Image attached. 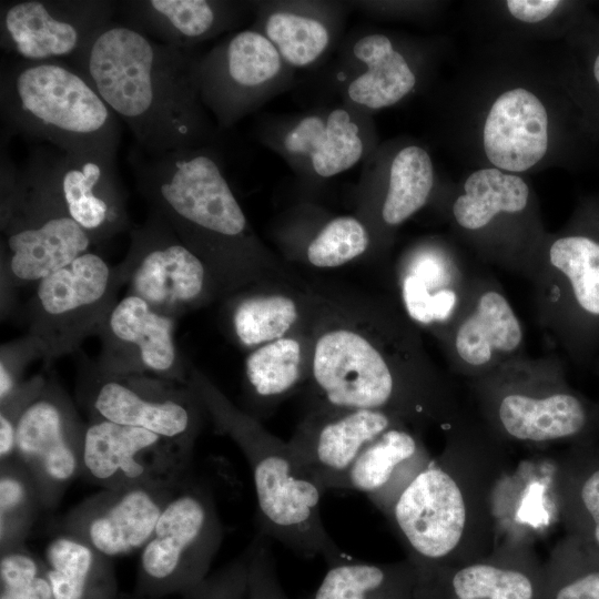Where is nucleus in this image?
<instances>
[{"instance_id": "obj_29", "label": "nucleus", "mask_w": 599, "mask_h": 599, "mask_svg": "<svg viewBox=\"0 0 599 599\" xmlns=\"http://www.w3.org/2000/svg\"><path fill=\"white\" fill-rule=\"evenodd\" d=\"M54 599H115L118 583L111 558L82 539L60 531L41 557Z\"/></svg>"}, {"instance_id": "obj_7", "label": "nucleus", "mask_w": 599, "mask_h": 599, "mask_svg": "<svg viewBox=\"0 0 599 599\" xmlns=\"http://www.w3.org/2000/svg\"><path fill=\"white\" fill-rule=\"evenodd\" d=\"M471 379L488 400L494 420L517 440L573 438L599 426L597 406L588 405L567 385L555 354L530 357L524 353Z\"/></svg>"}, {"instance_id": "obj_16", "label": "nucleus", "mask_w": 599, "mask_h": 599, "mask_svg": "<svg viewBox=\"0 0 599 599\" xmlns=\"http://www.w3.org/2000/svg\"><path fill=\"white\" fill-rule=\"evenodd\" d=\"M451 369L475 378L525 352V328L502 286L478 273L466 304L438 342Z\"/></svg>"}, {"instance_id": "obj_39", "label": "nucleus", "mask_w": 599, "mask_h": 599, "mask_svg": "<svg viewBox=\"0 0 599 599\" xmlns=\"http://www.w3.org/2000/svg\"><path fill=\"white\" fill-rule=\"evenodd\" d=\"M0 599H54L42 559L24 545L0 552Z\"/></svg>"}, {"instance_id": "obj_30", "label": "nucleus", "mask_w": 599, "mask_h": 599, "mask_svg": "<svg viewBox=\"0 0 599 599\" xmlns=\"http://www.w3.org/2000/svg\"><path fill=\"white\" fill-rule=\"evenodd\" d=\"M420 454L417 437L404 427L393 426L374 439L329 489H349L365 494L377 507L390 510L397 493L394 484L407 465Z\"/></svg>"}, {"instance_id": "obj_11", "label": "nucleus", "mask_w": 599, "mask_h": 599, "mask_svg": "<svg viewBox=\"0 0 599 599\" xmlns=\"http://www.w3.org/2000/svg\"><path fill=\"white\" fill-rule=\"evenodd\" d=\"M73 355L78 397L90 419L144 428L194 446L206 412L189 385L152 375L106 373L81 348Z\"/></svg>"}, {"instance_id": "obj_23", "label": "nucleus", "mask_w": 599, "mask_h": 599, "mask_svg": "<svg viewBox=\"0 0 599 599\" xmlns=\"http://www.w3.org/2000/svg\"><path fill=\"white\" fill-rule=\"evenodd\" d=\"M115 156L98 150L51 151L53 177L67 211L93 244L132 229Z\"/></svg>"}, {"instance_id": "obj_47", "label": "nucleus", "mask_w": 599, "mask_h": 599, "mask_svg": "<svg viewBox=\"0 0 599 599\" xmlns=\"http://www.w3.org/2000/svg\"><path fill=\"white\" fill-rule=\"evenodd\" d=\"M593 74H595V78L596 80L598 81L599 83V55L596 58L595 60V64H593Z\"/></svg>"}, {"instance_id": "obj_43", "label": "nucleus", "mask_w": 599, "mask_h": 599, "mask_svg": "<svg viewBox=\"0 0 599 599\" xmlns=\"http://www.w3.org/2000/svg\"><path fill=\"white\" fill-rule=\"evenodd\" d=\"M38 358L41 359L40 351L28 335L1 345L0 400L6 399L23 382L24 368Z\"/></svg>"}, {"instance_id": "obj_28", "label": "nucleus", "mask_w": 599, "mask_h": 599, "mask_svg": "<svg viewBox=\"0 0 599 599\" xmlns=\"http://www.w3.org/2000/svg\"><path fill=\"white\" fill-rule=\"evenodd\" d=\"M529 205L530 189L520 176L487 167L466 179L464 192L451 204V216L459 230L485 241L499 223L524 220Z\"/></svg>"}, {"instance_id": "obj_20", "label": "nucleus", "mask_w": 599, "mask_h": 599, "mask_svg": "<svg viewBox=\"0 0 599 599\" xmlns=\"http://www.w3.org/2000/svg\"><path fill=\"white\" fill-rule=\"evenodd\" d=\"M477 274L453 251L420 245L398 264V304L419 331L439 342L464 308Z\"/></svg>"}, {"instance_id": "obj_41", "label": "nucleus", "mask_w": 599, "mask_h": 599, "mask_svg": "<svg viewBox=\"0 0 599 599\" xmlns=\"http://www.w3.org/2000/svg\"><path fill=\"white\" fill-rule=\"evenodd\" d=\"M250 548L247 599H288L277 577L271 539L258 531Z\"/></svg>"}, {"instance_id": "obj_31", "label": "nucleus", "mask_w": 599, "mask_h": 599, "mask_svg": "<svg viewBox=\"0 0 599 599\" xmlns=\"http://www.w3.org/2000/svg\"><path fill=\"white\" fill-rule=\"evenodd\" d=\"M284 145L292 154L308 156L314 172L322 177L347 171L364 152L359 128L344 109L302 119L287 132Z\"/></svg>"}, {"instance_id": "obj_13", "label": "nucleus", "mask_w": 599, "mask_h": 599, "mask_svg": "<svg viewBox=\"0 0 599 599\" xmlns=\"http://www.w3.org/2000/svg\"><path fill=\"white\" fill-rule=\"evenodd\" d=\"M85 425L69 394L49 375L18 420L14 457L32 476L43 510L55 508L81 477Z\"/></svg>"}, {"instance_id": "obj_5", "label": "nucleus", "mask_w": 599, "mask_h": 599, "mask_svg": "<svg viewBox=\"0 0 599 599\" xmlns=\"http://www.w3.org/2000/svg\"><path fill=\"white\" fill-rule=\"evenodd\" d=\"M7 142L1 139L2 317L12 311L20 287L38 284L93 244L67 211L53 177L51 151L35 149L26 166L18 169L9 158Z\"/></svg>"}, {"instance_id": "obj_1", "label": "nucleus", "mask_w": 599, "mask_h": 599, "mask_svg": "<svg viewBox=\"0 0 599 599\" xmlns=\"http://www.w3.org/2000/svg\"><path fill=\"white\" fill-rule=\"evenodd\" d=\"M309 322L313 406L402 418L447 414V387L420 331L386 297L318 291Z\"/></svg>"}, {"instance_id": "obj_33", "label": "nucleus", "mask_w": 599, "mask_h": 599, "mask_svg": "<svg viewBox=\"0 0 599 599\" xmlns=\"http://www.w3.org/2000/svg\"><path fill=\"white\" fill-rule=\"evenodd\" d=\"M353 53L366 65V71L347 88L353 102L378 110L399 102L414 89V72L386 35L373 33L361 38Z\"/></svg>"}, {"instance_id": "obj_18", "label": "nucleus", "mask_w": 599, "mask_h": 599, "mask_svg": "<svg viewBox=\"0 0 599 599\" xmlns=\"http://www.w3.org/2000/svg\"><path fill=\"white\" fill-rule=\"evenodd\" d=\"M174 322L126 294L97 332L102 342L97 365L106 373L152 375L187 385L189 363L175 346Z\"/></svg>"}, {"instance_id": "obj_14", "label": "nucleus", "mask_w": 599, "mask_h": 599, "mask_svg": "<svg viewBox=\"0 0 599 599\" xmlns=\"http://www.w3.org/2000/svg\"><path fill=\"white\" fill-rule=\"evenodd\" d=\"M192 451V446L144 428L90 419L81 477L102 489L176 484L186 477Z\"/></svg>"}, {"instance_id": "obj_4", "label": "nucleus", "mask_w": 599, "mask_h": 599, "mask_svg": "<svg viewBox=\"0 0 599 599\" xmlns=\"http://www.w3.org/2000/svg\"><path fill=\"white\" fill-rule=\"evenodd\" d=\"M187 385L201 399L217 433L245 456L254 481L260 532L296 555L321 556L328 566L346 559L321 517L319 486L296 461L287 441L235 406L199 368L189 363Z\"/></svg>"}, {"instance_id": "obj_36", "label": "nucleus", "mask_w": 599, "mask_h": 599, "mask_svg": "<svg viewBox=\"0 0 599 599\" xmlns=\"http://www.w3.org/2000/svg\"><path fill=\"white\" fill-rule=\"evenodd\" d=\"M43 510L37 485L17 458L0 461V552L24 545Z\"/></svg>"}, {"instance_id": "obj_3", "label": "nucleus", "mask_w": 599, "mask_h": 599, "mask_svg": "<svg viewBox=\"0 0 599 599\" xmlns=\"http://www.w3.org/2000/svg\"><path fill=\"white\" fill-rule=\"evenodd\" d=\"M139 193L207 266L221 298L276 281H296L258 242L216 156L197 146L145 155L133 145Z\"/></svg>"}, {"instance_id": "obj_27", "label": "nucleus", "mask_w": 599, "mask_h": 599, "mask_svg": "<svg viewBox=\"0 0 599 599\" xmlns=\"http://www.w3.org/2000/svg\"><path fill=\"white\" fill-rule=\"evenodd\" d=\"M118 10L123 22L183 50L220 32L231 16L226 3L207 0L118 1Z\"/></svg>"}, {"instance_id": "obj_15", "label": "nucleus", "mask_w": 599, "mask_h": 599, "mask_svg": "<svg viewBox=\"0 0 599 599\" xmlns=\"http://www.w3.org/2000/svg\"><path fill=\"white\" fill-rule=\"evenodd\" d=\"M115 11L110 0L2 1L1 48L31 62L71 60Z\"/></svg>"}, {"instance_id": "obj_8", "label": "nucleus", "mask_w": 599, "mask_h": 599, "mask_svg": "<svg viewBox=\"0 0 599 599\" xmlns=\"http://www.w3.org/2000/svg\"><path fill=\"white\" fill-rule=\"evenodd\" d=\"M529 281L538 325L569 358L599 349V238L567 233L542 243Z\"/></svg>"}, {"instance_id": "obj_17", "label": "nucleus", "mask_w": 599, "mask_h": 599, "mask_svg": "<svg viewBox=\"0 0 599 599\" xmlns=\"http://www.w3.org/2000/svg\"><path fill=\"white\" fill-rule=\"evenodd\" d=\"M181 483L102 489L68 511L62 531L111 559L141 550Z\"/></svg>"}, {"instance_id": "obj_44", "label": "nucleus", "mask_w": 599, "mask_h": 599, "mask_svg": "<svg viewBox=\"0 0 599 599\" xmlns=\"http://www.w3.org/2000/svg\"><path fill=\"white\" fill-rule=\"evenodd\" d=\"M547 586L545 599H599V560L557 575Z\"/></svg>"}, {"instance_id": "obj_10", "label": "nucleus", "mask_w": 599, "mask_h": 599, "mask_svg": "<svg viewBox=\"0 0 599 599\" xmlns=\"http://www.w3.org/2000/svg\"><path fill=\"white\" fill-rule=\"evenodd\" d=\"M185 477L140 550L135 596L182 595L210 573L224 527L211 488Z\"/></svg>"}, {"instance_id": "obj_35", "label": "nucleus", "mask_w": 599, "mask_h": 599, "mask_svg": "<svg viewBox=\"0 0 599 599\" xmlns=\"http://www.w3.org/2000/svg\"><path fill=\"white\" fill-rule=\"evenodd\" d=\"M434 186V167L429 154L420 146L403 148L393 159L388 187L380 215L388 226H398L427 202Z\"/></svg>"}, {"instance_id": "obj_12", "label": "nucleus", "mask_w": 599, "mask_h": 599, "mask_svg": "<svg viewBox=\"0 0 599 599\" xmlns=\"http://www.w3.org/2000/svg\"><path fill=\"white\" fill-rule=\"evenodd\" d=\"M130 237L132 272L128 294L174 319L221 298L207 266L159 212L149 207L145 221L132 226Z\"/></svg>"}, {"instance_id": "obj_49", "label": "nucleus", "mask_w": 599, "mask_h": 599, "mask_svg": "<svg viewBox=\"0 0 599 599\" xmlns=\"http://www.w3.org/2000/svg\"><path fill=\"white\" fill-rule=\"evenodd\" d=\"M130 599H146V598H140V597H134V598H130Z\"/></svg>"}, {"instance_id": "obj_19", "label": "nucleus", "mask_w": 599, "mask_h": 599, "mask_svg": "<svg viewBox=\"0 0 599 599\" xmlns=\"http://www.w3.org/2000/svg\"><path fill=\"white\" fill-rule=\"evenodd\" d=\"M402 423L380 410L313 406L287 443L298 465L325 493L366 446Z\"/></svg>"}, {"instance_id": "obj_42", "label": "nucleus", "mask_w": 599, "mask_h": 599, "mask_svg": "<svg viewBox=\"0 0 599 599\" xmlns=\"http://www.w3.org/2000/svg\"><path fill=\"white\" fill-rule=\"evenodd\" d=\"M45 379L47 376L42 374L26 379L6 399L0 400V461L14 457L18 420Z\"/></svg>"}, {"instance_id": "obj_22", "label": "nucleus", "mask_w": 599, "mask_h": 599, "mask_svg": "<svg viewBox=\"0 0 599 599\" xmlns=\"http://www.w3.org/2000/svg\"><path fill=\"white\" fill-rule=\"evenodd\" d=\"M284 61L256 30H243L199 59L200 97L223 125L235 121L281 72Z\"/></svg>"}, {"instance_id": "obj_9", "label": "nucleus", "mask_w": 599, "mask_h": 599, "mask_svg": "<svg viewBox=\"0 0 599 599\" xmlns=\"http://www.w3.org/2000/svg\"><path fill=\"white\" fill-rule=\"evenodd\" d=\"M131 272L128 253L119 264L110 265L87 252L35 284L24 311L26 335L35 342L47 367L97 335Z\"/></svg>"}, {"instance_id": "obj_48", "label": "nucleus", "mask_w": 599, "mask_h": 599, "mask_svg": "<svg viewBox=\"0 0 599 599\" xmlns=\"http://www.w3.org/2000/svg\"><path fill=\"white\" fill-rule=\"evenodd\" d=\"M597 370L599 373V361L597 362ZM598 422H599V405L597 406Z\"/></svg>"}, {"instance_id": "obj_34", "label": "nucleus", "mask_w": 599, "mask_h": 599, "mask_svg": "<svg viewBox=\"0 0 599 599\" xmlns=\"http://www.w3.org/2000/svg\"><path fill=\"white\" fill-rule=\"evenodd\" d=\"M416 586L415 566L370 564L348 556L328 566L307 599H415Z\"/></svg>"}, {"instance_id": "obj_40", "label": "nucleus", "mask_w": 599, "mask_h": 599, "mask_svg": "<svg viewBox=\"0 0 599 599\" xmlns=\"http://www.w3.org/2000/svg\"><path fill=\"white\" fill-rule=\"evenodd\" d=\"M250 558L248 545L238 557L182 593L181 599H247Z\"/></svg>"}, {"instance_id": "obj_32", "label": "nucleus", "mask_w": 599, "mask_h": 599, "mask_svg": "<svg viewBox=\"0 0 599 599\" xmlns=\"http://www.w3.org/2000/svg\"><path fill=\"white\" fill-rule=\"evenodd\" d=\"M439 579L418 576L415 599H535L537 585L527 572L491 564H473L443 575L417 569Z\"/></svg>"}, {"instance_id": "obj_46", "label": "nucleus", "mask_w": 599, "mask_h": 599, "mask_svg": "<svg viewBox=\"0 0 599 599\" xmlns=\"http://www.w3.org/2000/svg\"><path fill=\"white\" fill-rule=\"evenodd\" d=\"M510 14L519 21L536 23L548 18L560 4L558 0H508Z\"/></svg>"}, {"instance_id": "obj_24", "label": "nucleus", "mask_w": 599, "mask_h": 599, "mask_svg": "<svg viewBox=\"0 0 599 599\" xmlns=\"http://www.w3.org/2000/svg\"><path fill=\"white\" fill-rule=\"evenodd\" d=\"M317 297L302 281L260 284L225 300L226 323L235 342L252 351L306 328Z\"/></svg>"}, {"instance_id": "obj_38", "label": "nucleus", "mask_w": 599, "mask_h": 599, "mask_svg": "<svg viewBox=\"0 0 599 599\" xmlns=\"http://www.w3.org/2000/svg\"><path fill=\"white\" fill-rule=\"evenodd\" d=\"M369 234L365 225L353 216L331 220L309 242L306 257L319 268L342 266L366 252Z\"/></svg>"}, {"instance_id": "obj_37", "label": "nucleus", "mask_w": 599, "mask_h": 599, "mask_svg": "<svg viewBox=\"0 0 599 599\" xmlns=\"http://www.w3.org/2000/svg\"><path fill=\"white\" fill-rule=\"evenodd\" d=\"M263 30L284 63L296 68L314 63L331 41L329 31L322 21L290 11L270 13Z\"/></svg>"}, {"instance_id": "obj_21", "label": "nucleus", "mask_w": 599, "mask_h": 599, "mask_svg": "<svg viewBox=\"0 0 599 599\" xmlns=\"http://www.w3.org/2000/svg\"><path fill=\"white\" fill-rule=\"evenodd\" d=\"M389 514L420 568L448 557L466 525V505L455 479L443 468L422 469Z\"/></svg>"}, {"instance_id": "obj_45", "label": "nucleus", "mask_w": 599, "mask_h": 599, "mask_svg": "<svg viewBox=\"0 0 599 599\" xmlns=\"http://www.w3.org/2000/svg\"><path fill=\"white\" fill-rule=\"evenodd\" d=\"M578 497L590 522L592 542L599 555V467L586 476L579 488Z\"/></svg>"}, {"instance_id": "obj_2", "label": "nucleus", "mask_w": 599, "mask_h": 599, "mask_svg": "<svg viewBox=\"0 0 599 599\" xmlns=\"http://www.w3.org/2000/svg\"><path fill=\"white\" fill-rule=\"evenodd\" d=\"M199 59L111 20L70 60L149 156L203 146Z\"/></svg>"}, {"instance_id": "obj_25", "label": "nucleus", "mask_w": 599, "mask_h": 599, "mask_svg": "<svg viewBox=\"0 0 599 599\" xmlns=\"http://www.w3.org/2000/svg\"><path fill=\"white\" fill-rule=\"evenodd\" d=\"M548 114L542 102L525 88L502 92L491 104L483 130L484 151L501 171L524 172L548 150Z\"/></svg>"}, {"instance_id": "obj_6", "label": "nucleus", "mask_w": 599, "mask_h": 599, "mask_svg": "<svg viewBox=\"0 0 599 599\" xmlns=\"http://www.w3.org/2000/svg\"><path fill=\"white\" fill-rule=\"evenodd\" d=\"M2 135L47 141L62 152L116 154L119 119L87 78L64 61L6 62L0 75Z\"/></svg>"}, {"instance_id": "obj_26", "label": "nucleus", "mask_w": 599, "mask_h": 599, "mask_svg": "<svg viewBox=\"0 0 599 599\" xmlns=\"http://www.w3.org/2000/svg\"><path fill=\"white\" fill-rule=\"evenodd\" d=\"M308 326L252 349L244 362L243 409L258 420L306 384L309 374Z\"/></svg>"}]
</instances>
